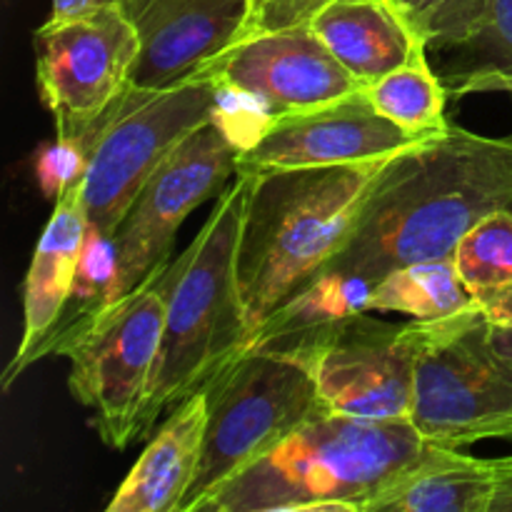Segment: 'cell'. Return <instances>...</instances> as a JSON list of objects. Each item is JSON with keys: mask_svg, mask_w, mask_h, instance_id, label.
<instances>
[{"mask_svg": "<svg viewBox=\"0 0 512 512\" xmlns=\"http://www.w3.org/2000/svg\"><path fill=\"white\" fill-rule=\"evenodd\" d=\"M413 420L323 413L195 505L193 512H368L398 480L445 453Z\"/></svg>", "mask_w": 512, "mask_h": 512, "instance_id": "cell-2", "label": "cell"}, {"mask_svg": "<svg viewBox=\"0 0 512 512\" xmlns=\"http://www.w3.org/2000/svg\"><path fill=\"white\" fill-rule=\"evenodd\" d=\"M493 345L512 365V328H493Z\"/></svg>", "mask_w": 512, "mask_h": 512, "instance_id": "cell-28", "label": "cell"}, {"mask_svg": "<svg viewBox=\"0 0 512 512\" xmlns=\"http://www.w3.org/2000/svg\"><path fill=\"white\" fill-rule=\"evenodd\" d=\"M250 173H238L215 198L193 243L168 265L163 340L140 408L138 435L148 438L163 415L200 393L250 345L248 315L238 285V233Z\"/></svg>", "mask_w": 512, "mask_h": 512, "instance_id": "cell-4", "label": "cell"}, {"mask_svg": "<svg viewBox=\"0 0 512 512\" xmlns=\"http://www.w3.org/2000/svg\"><path fill=\"white\" fill-rule=\"evenodd\" d=\"M428 138L433 135H413L380 115L365 90H358L333 103L260 123L240 148L238 173L365 163Z\"/></svg>", "mask_w": 512, "mask_h": 512, "instance_id": "cell-13", "label": "cell"}, {"mask_svg": "<svg viewBox=\"0 0 512 512\" xmlns=\"http://www.w3.org/2000/svg\"><path fill=\"white\" fill-rule=\"evenodd\" d=\"M495 470H498V490L490 512H512V455L495 458Z\"/></svg>", "mask_w": 512, "mask_h": 512, "instance_id": "cell-26", "label": "cell"}, {"mask_svg": "<svg viewBox=\"0 0 512 512\" xmlns=\"http://www.w3.org/2000/svg\"><path fill=\"white\" fill-rule=\"evenodd\" d=\"M440 50L438 75L450 98L512 93V0H485L475 28Z\"/></svg>", "mask_w": 512, "mask_h": 512, "instance_id": "cell-19", "label": "cell"}, {"mask_svg": "<svg viewBox=\"0 0 512 512\" xmlns=\"http://www.w3.org/2000/svg\"><path fill=\"white\" fill-rule=\"evenodd\" d=\"M420 325L410 420L425 440L468 450L512 440V365L493 345L480 305Z\"/></svg>", "mask_w": 512, "mask_h": 512, "instance_id": "cell-7", "label": "cell"}, {"mask_svg": "<svg viewBox=\"0 0 512 512\" xmlns=\"http://www.w3.org/2000/svg\"><path fill=\"white\" fill-rule=\"evenodd\" d=\"M508 208H510V210H512V203H510V205H508Z\"/></svg>", "mask_w": 512, "mask_h": 512, "instance_id": "cell-29", "label": "cell"}, {"mask_svg": "<svg viewBox=\"0 0 512 512\" xmlns=\"http://www.w3.org/2000/svg\"><path fill=\"white\" fill-rule=\"evenodd\" d=\"M135 25L140 53L130 88L163 90L193 78L240 40L248 0H115Z\"/></svg>", "mask_w": 512, "mask_h": 512, "instance_id": "cell-14", "label": "cell"}, {"mask_svg": "<svg viewBox=\"0 0 512 512\" xmlns=\"http://www.w3.org/2000/svg\"><path fill=\"white\" fill-rule=\"evenodd\" d=\"M165 310L168 268L80 320L53 348L70 360L73 398L93 410V428L115 450L138 440L140 408L158 360Z\"/></svg>", "mask_w": 512, "mask_h": 512, "instance_id": "cell-8", "label": "cell"}, {"mask_svg": "<svg viewBox=\"0 0 512 512\" xmlns=\"http://www.w3.org/2000/svg\"><path fill=\"white\" fill-rule=\"evenodd\" d=\"M478 305L493 328H512V283L500 288L490 298L480 300Z\"/></svg>", "mask_w": 512, "mask_h": 512, "instance_id": "cell-25", "label": "cell"}, {"mask_svg": "<svg viewBox=\"0 0 512 512\" xmlns=\"http://www.w3.org/2000/svg\"><path fill=\"white\" fill-rule=\"evenodd\" d=\"M208 70L230 98L258 108L263 123L363 90L310 25L238 40Z\"/></svg>", "mask_w": 512, "mask_h": 512, "instance_id": "cell-12", "label": "cell"}, {"mask_svg": "<svg viewBox=\"0 0 512 512\" xmlns=\"http://www.w3.org/2000/svg\"><path fill=\"white\" fill-rule=\"evenodd\" d=\"M310 28L363 88L428 50L390 0H340L320 10Z\"/></svg>", "mask_w": 512, "mask_h": 512, "instance_id": "cell-17", "label": "cell"}, {"mask_svg": "<svg viewBox=\"0 0 512 512\" xmlns=\"http://www.w3.org/2000/svg\"><path fill=\"white\" fill-rule=\"evenodd\" d=\"M88 243L80 180H70L55 200L53 215L35 243L33 260L23 285V338L13 360L3 373V390H8L25 370L50 353L63 315L73 298L80 260Z\"/></svg>", "mask_w": 512, "mask_h": 512, "instance_id": "cell-15", "label": "cell"}, {"mask_svg": "<svg viewBox=\"0 0 512 512\" xmlns=\"http://www.w3.org/2000/svg\"><path fill=\"white\" fill-rule=\"evenodd\" d=\"M208 430V393L170 410L155 438L115 490L108 512H180L193 488Z\"/></svg>", "mask_w": 512, "mask_h": 512, "instance_id": "cell-16", "label": "cell"}, {"mask_svg": "<svg viewBox=\"0 0 512 512\" xmlns=\"http://www.w3.org/2000/svg\"><path fill=\"white\" fill-rule=\"evenodd\" d=\"M225 113V110H223ZM243 140L228 118L195 130L145 183L113 235V275L105 305L138 290L170 265L175 233L195 208L218 198L238 175Z\"/></svg>", "mask_w": 512, "mask_h": 512, "instance_id": "cell-10", "label": "cell"}, {"mask_svg": "<svg viewBox=\"0 0 512 512\" xmlns=\"http://www.w3.org/2000/svg\"><path fill=\"white\" fill-rule=\"evenodd\" d=\"M478 305L468 285L460 278L453 258L423 260L385 275L370 288L363 310L370 313H400L410 320L450 318Z\"/></svg>", "mask_w": 512, "mask_h": 512, "instance_id": "cell-20", "label": "cell"}, {"mask_svg": "<svg viewBox=\"0 0 512 512\" xmlns=\"http://www.w3.org/2000/svg\"><path fill=\"white\" fill-rule=\"evenodd\" d=\"M398 153L250 173L235 268L253 335L340 248L373 183Z\"/></svg>", "mask_w": 512, "mask_h": 512, "instance_id": "cell-3", "label": "cell"}, {"mask_svg": "<svg viewBox=\"0 0 512 512\" xmlns=\"http://www.w3.org/2000/svg\"><path fill=\"white\" fill-rule=\"evenodd\" d=\"M230 95L208 68L163 90H125L73 148L88 233L113 240L120 220L165 160L228 108Z\"/></svg>", "mask_w": 512, "mask_h": 512, "instance_id": "cell-5", "label": "cell"}, {"mask_svg": "<svg viewBox=\"0 0 512 512\" xmlns=\"http://www.w3.org/2000/svg\"><path fill=\"white\" fill-rule=\"evenodd\" d=\"M208 430L193 488L180 512H193L288 435L328 413L310 370L278 340H253L208 385Z\"/></svg>", "mask_w": 512, "mask_h": 512, "instance_id": "cell-6", "label": "cell"}, {"mask_svg": "<svg viewBox=\"0 0 512 512\" xmlns=\"http://www.w3.org/2000/svg\"><path fill=\"white\" fill-rule=\"evenodd\" d=\"M270 340H278L310 370L330 413L410 420L420 348L418 320L385 323L370 310H358L270 335Z\"/></svg>", "mask_w": 512, "mask_h": 512, "instance_id": "cell-9", "label": "cell"}, {"mask_svg": "<svg viewBox=\"0 0 512 512\" xmlns=\"http://www.w3.org/2000/svg\"><path fill=\"white\" fill-rule=\"evenodd\" d=\"M510 203L512 135L488 138L448 125L400 150L373 183L340 248L255 330L253 340L358 313L385 275L453 258L475 223Z\"/></svg>", "mask_w": 512, "mask_h": 512, "instance_id": "cell-1", "label": "cell"}, {"mask_svg": "<svg viewBox=\"0 0 512 512\" xmlns=\"http://www.w3.org/2000/svg\"><path fill=\"white\" fill-rule=\"evenodd\" d=\"M428 48L455 43L475 28L485 0H390Z\"/></svg>", "mask_w": 512, "mask_h": 512, "instance_id": "cell-23", "label": "cell"}, {"mask_svg": "<svg viewBox=\"0 0 512 512\" xmlns=\"http://www.w3.org/2000/svg\"><path fill=\"white\" fill-rule=\"evenodd\" d=\"M115 3V0H53L50 20H73L103 8V5Z\"/></svg>", "mask_w": 512, "mask_h": 512, "instance_id": "cell-27", "label": "cell"}, {"mask_svg": "<svg viewBox=\"0 0 512 512\" xmlns=\"http://www.w3.org/2000/svg\"><path fill=\"white\" fill-rule=\"evenodd\" d=\"M333 3H340V0H248V15L240 30V40L273 33V30L310 25V20L320 10Z\"/></svg>", "mask_w": 512, "mask_h": 512, "instance_id": "cell-24", "label": "cell"}, {"mask_svg": "<svg viewBox=\"0 0 512 512\" xmlns=\"http://www.w3.org/2000/svg\"><path fill=\"white\" fill-rule=\"evenodd\" d=\"M455 268L473 298L485 300L512 283V210L485 215L453 250Z\"/></svg>", "mask_w": 512, "mask_h": 512, "instance_id": "cell-22", "label": "cell"}, {"mask_svg": "<svg viewBox=\"0 0 512 512\" xmlns=\"http://www.w3.org/2000/svg\"><path fill=\"white\" fill-rule=\"evenodd\" d=\"M495 490V458L450 448L385 490L368 512H490Z\"/></svg>", "mask_w": 512, "mask_h": 512, "instance_id": "cell-18", "label": "cell"}, {"mask_svg": "<svg viewBox=\"0 0 512 512\" xmlns=\"http://www.w3.org/2000/svg\"><path fill=\"white\" fill-rule=\"evenodd\" d=\"M363 90L380 115L408 133L438 135L450 125L445 120V100L450 95L440 75L430 68L425 50Z\"/></svg>", "mask_w": 512, "mask_h": 512, "instance_id": "cell-21", "label": "cell"}, {"mask_svg": "<svg viewBox=\"0 0 512 512\" xmlns=\"http://www.w3.org/2000/svg\"><path fill=\"white\" fill-rule=\"evenodd\" d=\"M35 80L55 118L58 143L78 148L128 90L140 53L135 25L118 3L83 18L48 20L33 35Z\"/></svg>", "mask_w": 512, "mask_h": 512, "instance_id": "cell-11", "label": "cell"}]
</instances>
